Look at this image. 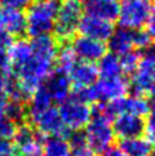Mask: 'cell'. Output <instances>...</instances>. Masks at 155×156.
<instances>
[{
    "label": "cell",
    "mask_w": 155,
    "mask_h": 156,
    "mask_svg": "<svg viewBox=\"0 0 155 156\" xmlns=\"http://www.w3.org/2000/svg\"><path fill=\"white\" fill-rule=\"evenodd\" d=\"M146 31L150 37L155 40V7H151L150 14H149V18L146 21Z\"/></svg>",
    "instance_id": "f546056e"
},
{
    "label": "cell",
    "mask_w": 155,
    "mask_h": 156,
    "mask_svg": "<svg viewBox=\"0 0 155 156\" xmlns=\"http://www.w3.org/2000/svg\"><path fill=\"white\" fill-rule=\"evenodd\" d=\"M13 141L20 156H41L44 137L27 122L18 125Z\"/></svg>",
    "instance_id": "52a82bcc"
},
{
    "label": "cell",
    "mask_w": 155,
    "mask_h": 156,
    "mask_svg": "<svg viewBox=\"0 0 155 156\" xmlns=\"http://www.w3.org/2000/svg\"><path fill=\"white\" fill-rule=\"evenodd\" d=\"M41 155L44 156H73L67 139L63 137H44Z\"/></svg>",
    "instance_id": "ffe728a7"
},
{
    "label": "cell",
    "mask_w": 155,
    "mask_h": 156,
    "mask_svg": "<svg viewBox=\"0 0 155 156\" xmlns=\"http://www.w3.org/2000/svg\"><path fill=\"white\" fill-rule=\"evenodd\" d=\"M146 116H147L145 120L146 138L153 144H155V103L153 106H150V110H149V114Z\"/></svg>",
    "instance_id": "cb8c5ba5"
},
{
    "label": "cell",
    "mask_w": 155,
    "mask_h": 156,
    "mask_svg": "<svg viewBox=\"0 0 155 156\" xmlns=\"http://www.w3.org/2000/svg\"><path fill=\"white\" fill-rule=\"evenodd\" d=\"M76 57L71 49L70 44H63V45H59L58 52L56 55V63H54V69L59 70L62 72H66L69 75V71L71 70V67L76 63Z\"/></svg>",
    "instance_id": "44dd1931"
},
{
    "label": "cell",
    "mask_w": 155,
    "mask_h": 156,
    "mask_svg": "<svg viewBox=\"0 0 155 156\" xmlns=\"http://www.w3.org/2000/svg\"><path fill=\"white\" fill-rule=\"evenodd\" d=\"M97 103L98 102H110L127 96L129 93V80L123 76L116 77H98L95 85Z\"/></svg>",
    "instance_id": "9c48e42d"
},
{
    "label": "cell",
    "mask_w": 155,
    "mask_h": 156,
    "mask_svg": "<svg viewBox=\"0 0 155 156\" xmlns=\"http://www.w3.org/2000/svg\"><path fill=\"white\" fill-rule=\"evenodd\" d=\"M9 102H10V98L7 93V89H5L4 76H0V119L5 118V112H7Z\"/></svg>",
    "instance_id": "484cf974"
},
{
    "label": "cell",
    "mask_w": 155,
    "mask_h": 156,
    "mask_svg": "<svg viewBox=\"0 0 155 156\" xmlns=\"http://www.w3.org/2000/svg\"><path fill=\"white\" fill-rule=\"evenodd\" d=\"M132 36H133V45L135 48H138V49H143L153 41V39L147 34V31L143 29L132 30Z\"/></svg>",
    "instance_id": "d4e9b609"
},
{
    "label": "cell",
    "mask_w": 155,
    "mask_h": 156,
    "mask_svg": "<svg viewBox=\"0 0 155 156\" xmlns=\"http://www.w3.org/2000/svg\"><path fill=\"white\" fill-rule=\"evenodd\" d=\"M84 134L93 154H102L114 143L113 120L103 114L98 103H95V107L92 108V118L85 126Z\"/></svg>",
    "instance_id": "7a4b0ae2"
},
{
    "label": "cell",
    "mask_w": 155,
    "mask_h": 156,
    "mask_svg": "<svg viewBox=\"0 0 155 156\" xmlns=\"http://www.w3.org/2000/svg\"><path fill=\"white\" fill-rule=\"evenodd\" d=\"M107 49L110 53L121 55L127 52L135 49L133 45V36H132V30L124 29V27H119L113 31L111 36L107 40Z\"/></svg>",
    "instance_id": "e0dca14e"
},
{
    "label": "cell",
    "mask_w": 155,
    "mask_h": 156,
    "mask_svg": "<svg viewBox=\"0 0 155 156\" xmlns=\"http://www.w3.org/2000/svg\"><path fill=\"white\" fill-rule=\"evenodd\" d=\"M145 2H147L149 4H150V3H154V2H155V0H145Z\"/></svg>",
    "instance_id": "d590c367"
},
{
    "label": "cell",
    "mask_w": 155,
    "mask_h": 156,
    "mask_svg": "<svg viewBox=\"0 0 155 156\" xmlns=\"http://www.w3.org/2000/svg\"><path fill=\"white\" fill-rule=\"evenodd\" d=\"M34 2V0H0V5L7 8H14V9H25Z\"/></svg>",
    "instance_id": "83f0119b"
},
{
    "label": "cell",
    "mask_w": 155,
    "mask_h": 156,
    "mask_svg": "<svg viewBox=\"0 0 155 156\" xmlns=\"http://www.w3.org/2000/svg\"><path fill=\"white\" fill-rule=\"evenodd\" d=\"M69 79L74 89L88 88L95 85L98 80V70L96 63L76 61L69 71Z\"/></svg>",
    "instance_id": "5bb4252c"
},
{
    "label": "cell",
    "mask_w": 155,
    "mask_h": 156,
    "mask_svg": "<svg viewBox=\"0 0 155 156\" xmlns=\"http://www.w3.org/2000/svg\"><path fill=\"white\" fill-rule=\"evenodd\" d=\"M155 146V144H154ZM150 156H155V147H153V151H151V155Z\"/></svg>",
    "instance_id": "e575fe53"
},
{
    "label": "cell",
    "mask_w": 155,
    "mask_h": 156,
    "mask_svg": "<svg viewBox=\"0 0 155 156\" xmlns=\"http://www.w3.org/2000/svg\"><path fill=\"white\" fill-rule=\"evenodd\" d=\"M58 0H34L26 8V34L30 37L51 35L58 12Z\"/></svg>",
    "instance_id": "6da1fadb"
},
{
    "label": "cell",
    "mask_w": 155,
    "mask_h": 156,
    "mask_svg": "<svg viewBox=\"0 0 155 156\" xmlns=\"http://www.w3.org/2000/svg\"><path fill=\"white\" fill-rule=\"evenodd\" d=\"M83 12L84 9L81 7V3L76 0H63L59 4L53 29L56 39L59 43L70 41L76 36Z\"/></svg>",
    "instance_id": "3957f363"
},
{
    "label": "cell",
    "mask_w": 155,
    "mask_h": 156,
    "mask_svg": "<svg viewBox=\"0 0 155 156\" xmlns=\"http://www.w3.org/2000/svg\"><path fill=\"white\" fill-rule=\"evenodd\" d=\"M0 156H20L12 141L0 139Z\"/></svg>",
    "instance_id": "f1b7e54d"
},
{
    "label": "cell",
    "mask_w": 155,
    "mask_h": 156,
    "mask_svg": "<svg viewBox=\"0 0 155 156\" xmlns=\"http://www.w3.org/2000/svg\"><path fill=\"white\" fill-rule=\"evenodd\" d=\"M113 129L120 139L141 137L145 133V118L132 114H123L114 118Z\"/></svg>",
    "instance_id": "7c38bea8"
},
{
    "label": "cell",
    "mask_w": 155,
    "mask_h": 156,
    "mask_svg": "<svg viewBox=\"0 0 155 156\" xmlns=\"http://www.w3.org/2000/svg\"><path fill=\"white\" fill-rule=\"evenodd\" d=\"M147 96H149V98H150V101L153 102V103H155V81L151 84V87L149 88V90H147Z\"/></svg>",
    "instance_id": "836d02e7"
},
{
    "label": "cell",
    "mask_w": 155,
    "mask_h": 156,
    "mask_svg": "<svg viewBox=\"0 0 155 156\" xmlns=\"http://www.w3.org/2000/svg\"><path fill=\"white\" fill-rule=\"evenodd\" d=\"M101 156H127L119 147H110L106 151H103L102 154H99Z\"/></svg>",
    "instance_id": "d6a6232c"
},
{
    "label": "cell",
    "mask_w": 155,
    "mask_h": 156,
    "mask_svg": "<svg viewBox=\"0 0 155 156\" xmlns=\"http://www.w3.org/2000/svg\"><path fill=\"white\" fill-rule=\"evenodd\" d=\"M43 89L51 98V101L54 103H62L65 99H67L73 90L69 75L66 72L54 69L49 76L44 80L41 84Z\"/></svg>",
    "instance_id": "8fae6325"
},
{
    "label": "cell",
    "mask_w": 155,
    "mask_h": 156,
    "mask_svg": "<svg viewBox=\"0 0 155 156\" xmlns=\"http://www.w3.org/2000/svg\"><path fill=\"white\" fill-rule=\"evenodd\" d=\"M119 148L127 156H150L153 151V143L143 136L120 139Z\"/></svg>",
    "instance_id": "ac0fdd59"
},
{
    "label": "cell",
    "mask_w": 155,
    "mask_h": 156,
    "mask_svg": "<svg viewBox=\"0 0 155 156\" xmlns=\"http://www.w3.org/2000/svg\"><path fill=\"white\" fill-rule=\"evenodd\" d=\"M88 16L114 23L118 21L119 3L118 0H88L83 8Z\"/></svg>",
    "instance_id": "2e32d148"
},
{
    "label": "cell",
    "mask_w": 155,
    "mask_h": 156,
    "mask_svg": "<svg viewBox=\"0 0 155 156\" xmlns=\"http://www.w3.org/2000/svg\"><path fill=\"white\" fill-rule=\"evenodd\" d=\"M118 57H119V62H120L121 70H123L124 75H131L138 66V62H140V59H141V53L135 51V49H132V51L127 52L121 55H118Z\"/></svg>",
    "instance_id": "7402d4cb"
},
{
    "label": "cell",
    "mask_w": 155,
    "mask_h": 156,
    "mask_svg": "<svg viewBox=\"0 0 155 156\" xmlns=\"http://www.w3.org/2000/svg\"><path fill=\"white\" fill-rule=\"evenodd\" d=\"M97 70H98V77H103V79L124 75L119 62V57L113 53H106L98 61Z\"/></svg>",
    "instance_id": "d6986e66"
},
{
    "label": "cell",
    "mask_w": 155,
    "mask_h": 156,
    "mask_svg": "<svg viewBox=\"0 0 155 156\" xmlns=\"http://www.w3.org/2000/svg\"><path fill=\"white\" fill-rule=\"evenodd\" d=\"M10 74V61L8 48L0 47V76H7Z\"/></svg>",
    "instance_id": "4316f807"
},
{
    "label": "cell",
    "mask_w": 155,
    "mask_h": 156,
    "mask_svg": "<svg viewBox=\"0 0 155 156\" xmlns=\"http://www.w3.org/2000/svg\"><path fill=\"white\" fill-rule=\"evenodd\" d=\"M93 156H95V155H93Z\"/></svg>",
    "instance_id": "8d00e7d4"
},
{
    "label": "cell",
    "mask_w": 155,
    "mask_h": 156,
    "mask_svg": "<svg viewBox=\"0 0 155 156\" xmlns=\"http://www.w3.org/2000/svg\"><path fill=\"white\" fill-rule=\"evenodd\" d=\"M0 23L10 37H23L26 35V17L23 10L14 8H2Z\"/></svg>",
    "instance_id": "9a60e30c"
},
{
    "label": "cell",
    "mask_w": 155,
    "mask_h": 156,
    "mask_svg": "<svg viewBox=\"0 0 155 156\" xmlns=\"http://www.w3.org/2000/svg\"><path fill=\"white\" fill-rule=\"evenodd\" d=\"M129 92L133 96H145L155 81V59L141 57L136 70L131 74Z\"/></svg>",
    "instance_id": "30bf717a"
},
{
    "label": "cell",
    "mask_w": 155,
    "mask_h": 156,
    "mask_svg": "<svg viewBox=\"0 0 155 156\" xmlns=\"http://www.w3.org/2000/svg\"><path fill=\"white\" fill-rule=\"evenodd\" d=\"M71 49L75 54L76 59L83 62L96 63L107 53V47L103 41L95 40L92 37L87 36H75L73 40H70Z\"/></svg>",
    "instance_id": "ba28073f"
},
{
    "label": "cell",
    "mask_w": 155,
    "mask_h": 156,
    "mask_svg": "<svg viewBox=\"0 0 155 156\" xmlns=\"http://www.w3.org/2000/svg\"><path fill=\"white\" fill-rule=\"evenodd\" d=\"M26 122L34 126L35 130L40 133L43 137L67 138L70 134V130L65 126L62 119H61L58 108L54 106H49L40 112L30 116Z\"/></svg>",
    "instance_id": "277c9868"
},
{
    "label": "cell",
    "mask_w": 155,
    "mask_h": 156,
    "mask_svg": "<svg viewBox=\"0 0 155 156\" xmlns=\"http://www.w3.org/2000/svg\"><path fill=\"white\" fill-rule=\"evenodd\" d=\"M142 51H143L142 57L155 59V40H153L150 44H149V45H146L145 48H143Z\"/></svg>",
    "instance_id": "1f68e13d"
},
{
    "label": "cell",
    "mask_w": 155,
    "mask_h": 156,
    "mask_svg": "<svg viewBox=\"0 0 155 156\" xmlns=\"http://www.w3.org/2000/svg\"><path fill=\"white\" fill-rule=\"evenodd\" d=\"M18 124H16L8 118L0 119V139L3 141H12L17 132Z\"/></svg>",
    "instance_id": "603a6c76"
},
{
    "label": "cell",
    "mask_w": 155,
    "mask_h": 156,
    "mask_svg": "<svg viewBox=\"0 0 155 156\" xmlns=\"http://www.w3.org/2000/svg\"><path fill=\"white\" fill-rule=\"evenodd\" d=\"M115 30L114 23L103 20H99L92 16H83L79 23V29L78 31L80 32L83 36L92 37L98 41H107L109 37L111 36L113 31Z\"/></svg>",
    "instance_id": "4fadbf2b"
},
{
    "label": "cell",
    "mask_w": 155,
    "mask_h": 156,
    "mask_svg": "<svg viewBox=\"0 0 155 156\" xmlns=\"http://www.w3.org/2000/svg\"><path fill=\"white\" fill-rule=\"evenodd\" d=\"M59 116L70 132L83 130L92 118V107L74 97H69L58 107Z\"/></svg>",
    "instance_id": "5b68a950"
},
{
    "label": "cell",
    "mask_w": 155,
    "mask_h": 156,
    "mask_svg": "<svg viewBox=\"0 0 155 156\" xmlns=\"http://www.w3.org/2000/svg\"><path fill=\"white\" fill-rule=\"evenodd\" d=\"M10 44H12V37L7 34V31L4 30V27L0 23V47L8 48Z\"/></svg>",
    "instance_id": "4dcf8cb0"
},
{
    "label": "cell",
    "mask_w": 155,
    "mask_h": 156,
    "mask_svg": "<svg viewBox=\"0 0 155 156\" xmlns=\"http://www.w3.org/2000/svg\"><path fill=\"white\" fill-rule=\"evenodd\" d=\"M151 7L145 0H121L119 4L118 21L120 27L138 30L146 25Z\"/></svg>",
    "instance_id": "8992f818"
}]
</instances>
